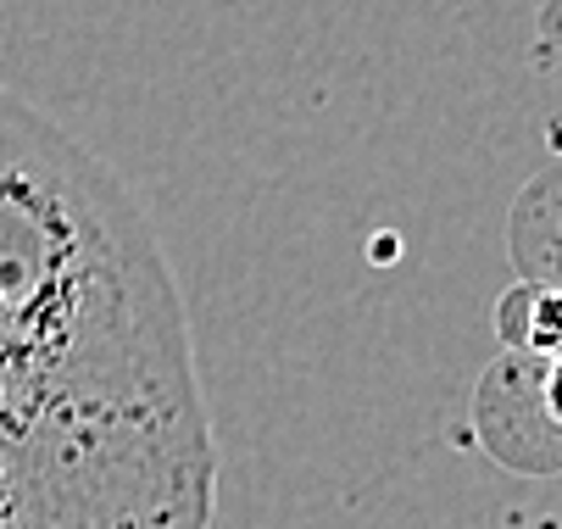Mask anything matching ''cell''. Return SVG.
Wrapping results in <instances>:
<instances>
[{
  "label": "cell",
  "mask_w": 562,
  "mask_h": 529,
  "mask_svg": "<svg viewBox=\"0 0 562 529\" xmlns=\"http://www.w3.org/2000/svg\"><path fill=\"white\" fill-rule=\"evenodd\" d=\"M540 407L562 429V357H540Z\"/></svg>",
  "instance_id": "cell-3"
},
{
  "label": "cell",
  "mask_w": 562,
  "mask_h": 529,
  "mask_svg": "<svg viewBox=\"0 0 562 529\" xmlns=\"http://www.w3.org/2000/svg\"><path fill=\"white\" fill-rule=\"evenodd\" d=\"M557 7H562V0H557Z\"/></svg>",
  "instance_id": "cell-4"
},
{
  "label": "cell",
  "mask_w": 562,
  "mask_h": 529,
  "mask_svg": "<svg viewBox=\"0 0 562 529\" xmlns=\"http://www.w3.org/2000/svg\"><path fill=\"white\" fill-rule=\"evenodd\" d=\"M217 446L139 201L0 90V529H212Z\"/></svg>",
  "instance_id": "cell-1"
},
{
  "label": "cell",
  "mask_w": 562,
  "mask_h": 529,
  "mask_svg": "<svg viewBox=\"0 0 562 529\" xmlns=\"http://www.w3.org/2000/svg\"><path fill=\"white\" fill-rule=\"evenodd\" d=\"M502 340L524 357H562V284H524L502 307Z\"/></svg>",
  "instance_id": "cell-2"
}]
</instances>
